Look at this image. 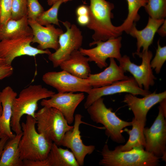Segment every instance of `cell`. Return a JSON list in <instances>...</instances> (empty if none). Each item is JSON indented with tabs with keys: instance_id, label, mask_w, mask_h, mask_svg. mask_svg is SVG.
<instances>
[{
	"instance_id": "cell-1",
	"label": "cell",
	"mask_w": 166,
	"mask_h": 166,
	"mask_svg": "<svg viewBox=\"0 0 166 166\" xmlns=\"http://www.w3.org/2000/svg\"><path fill=\"white\" fill-rule=\"evenodd\" d=\"M89 0V22L86 26L94 33L92 36L93 41L89 45L121 36L122 32L119 30L118 26H114L111 22L113 18L112 12L114 8L113 4L106 0Z\"/></svg>"
},
{
	"instance_id": "cell-2",
	"label": "cell",
	"mask_w": 166,
	"mask_h": 166,
	"mask_svg": "<svg viewBox=\"0 0 166 166\" xmlns=\"http://www.w3.org/2000/svg\"><path fill=\"white\" fill-rule=\"evenodd\" d=\"M35 118L26 115V121L21 124L22 135L19 148L22 160H43L46 159L53 142L44 134L38 132L35 127Z\"/></svg>"
},
{
	"instance_id": "cell-3",
	"label": "cell",
	"mask_w": 166,
	"mask_h": 166,
	"mask_svg": "<svg viewBox=\"0 0 166 166\" xmlns=\"http://www.w3.org/2000/svg\"><path fill=\"white\" fill-rule=\"evenodd\" d=\"M55 93L41 85H31L23 89L13 102L10 121L11 129L16 134L22 132L20 121L24 115L35 118L38 102L50 98Z\"/></svg>"
},
{
	"instance_id": "cell-4",
	"label": "cell",
	"mask_w": 166,
	"mask_h": 166,
	"mask_svg": "<svg viewBox=\"0 0 166 166\" xmlns=\"http://www.w3.org/2000/svg\"><path fill=\"white\" fill-rule=\"evenodd\" d=\"M102 159L99 164L103 166H157L160 158L146 151L142 147L122 151L118 146L110 150L105 144L101 152Z\"/></svg>"
},
{
	"instance_id": "cell-5",
	"label": "cell",
	"mask_w": 166,
	"mask_h": 166,
	"mask_svg": "<svg viewBox=\"0 0 166 166\" xmlns=\"http://www.w3.org/2000/svg\"><path fill=\"white\" fill-rule=\"evenodd\" d=\"M86 109L92 120L102 124L106 135L112 141L119 144L125 142L122 133L124 128L132 125L131 121L120 119L111 108L106 107L102 97L95 100Z\"/></svg>"
},
{
	"instance_id": "cell-6",
	"label": "cell",
	"mask_w": 166,
	"mask_h": 166,
	"mask_svg": "<svg viewBox=\"0 0 166 166\" xmlns=\"http://www.w3.org/2000/svg\"><path fill=\"white\" fill-rule=\"evenodd\" d=\"M37 131L61 146L63 137L73 126L69 124L62 114L56 109L44 106L35 113Z\"/></svg>"
},
{
	"instance_id": "cell-7",
	"label": "cell",
	"mask_w": 166,
	"mask_h": 166,
	"mask_svg": "<svg viewBox=\"0 0 166 166\" xmlns=\"http://www.w3.org/2000/svg\"><path fill=\"white\" fill-rule=\"evenodd\" d=\"M62 22L66 31L59 37L58 48L54 52L48 55V59L52 62L54 68L59 66L73 51L79 50L82 43L81 32L77 26L71 24L67 21Z\"/></svg>"
},
{
	"instance_id": "cell-8",
	"label": "cell",
	"mask_w": 166,
	"mask_h": 166,
	"mask_svg": "<svg viewBox=\"0 0 166 166\" xmlns=\"http://www.w3.org/2000/svg\"><path fill=\"white\" fill-rule=\"evenodd\" d=\"M136 54L141 58L140 65L132 62L128 56L124 55L118 61L119 65L124 72H128L132 75L139 87L148 90L150 86L154 85L156 79L150 65L153 54L148 50Z\"/></svg>"
},
{
	"instance_id": "cell-9",
	"label": "cell",
	"mask_w": 166,
	"mask_h": 166,
	"mask_svg": "<svg viewBox=\"0 0 166 166\" xmlns=\"http://www.w3.org/2000/svg\"><path fill=\"white\" fill-rule=\"evenodd\" d=\"M160 106L158 115L149 128L144 127L145 150L156 157L166 160V121Z\"/></svg>"
},
{
	"instance_id": "cell-10",
	"label": "cell",
	"mask_w": 166,
	"mask_h": 166,
	"mask_svg": "<svg viewBox=\"0 0 166 166\" xmlns=\"http://www.w3.org/2000/svg\"><path fill=\"white\" fill-rule=\"evenodd\" d=\"M33 35L25 36L16 38L6 39L0 41V58L5 60L6 65H11L16 57L22 56L35 57L38 54L49 55L51 52L48 49L41 50L32 46Z\"/></svg>"
},
{
	"instance_id": "cell-11",
	"label": "cell",
	"mask_w": 166,
	"mask_h": 166,
	"mask_svg": "<svg viewBox=\"0 0 166 166\" xmlns=\"http://www.w3.org/2000/svg\"><path fill=\"white\" fill-rule=\"evenodd\" d=\"M42 80L58 93L79 92L88 93L92 88L86 79L78 77L63 70L46 72L43 75Z\"/></svg>"
},
{
	"instance_id": "cell-12",
	"label": "cell",
	"mask_w": 166,
	"mask_h": 166,
	"mask_svg": "<svg viewBox=\"0 0 166 166\" xmlns=\"http://www.w3.org/2000/svg\"><path fill=\"white\" fill-rule=\"evenodd\" d=\"M123 93L143 96L151 93L148 90L139 87L133 77H129L109 85L92 88L88 93L84 105L85 108L86 109L95 100L103 96Z\"/></svg>"
},
{
	"instance_id": "cell-13",
	"label": "cell",
	"mask_w": 166,
	"mask_h": 166,
	"mask_svg": "<svg viewBox=\"0 0 166 166\" xmlns=\"http://www.w3.org/2000/svg\"><path fill=\"white\" fill-rule=\"evenodd\" d=\"M121 36L111 38L105 41H99L94 43V48L86 49L81 48L79 50L84 55L88 56L89 61L95 62L100 69L108 65L106 60L113 58L118 61L121 57Z\"/></svg>"
},
{
	"instance_id": "cell-14",
	"label": "cell",
	"mask_w": 166,
	"mask_h": 166,
	"mask_svg": "<svg viewBox=\"0 0 166 166\" xmlns=\"http://www.w3.org/2000/svg\"><path fill=\"white\" fill-rule=\"evenodd\" d=\"M82 116L77 114L74 116L73 128L67 132L64 135L61 146L70 149L74 155L79 166H83L87 155L93 153L95 149L94 145L85 144L81 139L80 125L86 124L82 121Z\"/></svg>"
},
{
	"instance_id": "cell-15",
	"label": "cell",
	"mask_w": 166,
	"mask_h": 166,
	"mask_svg": "<svg viewBox=\"0 0 166 166\" xmlns=\"http://www.w3.org/2000/svg\"><path fill=\"white\" fill-rule=\"evenodd\" d=\"M50 98L43 99L41 102L43 107H51L59 110L69 124L74 121L75 111L85 98L83 93L73 92L55 93Z\"/></svg>"
},
{
	"instance_id": "cell-16",
	"label": "cell",
	"mask_w": 166,
	"mask_h": 166,
	"mask_svg": "<svg viewBox=\"0 0 166 166\" xmlns=\"http://www.w3.org/2000/svg\"><path fill=\"white\" fill-rule=\"evenodd\" d=\"M144 97L139 98L128 93L125 95L123 102L132 111L134 118L145 127L148 111L155 105L166 98V91L159 93L155 91Z\"/></svg>"
},
{
	"instance_id": "cell-17",
	"label": "cell",
	"mask_w": 166,
	"mask_h": 166,
	"mask_svg": "<svg viewBox=\"0 0 166 166\" xmlns=\"http://www.w3.org/2000/svg\"><path fill=\"white\" fill-rule=\"evenodd\" d=\"M28 23L32 31V43L38 44V49L42 50L52 49L56 51L58 48L59 37L64 32L61 29L56 28L52 24L44 26L34 20H28Z\"/></svg>"
},
{
	"instance_id": "cell-18",
	"label": "cell",
	"mask_w": 166,
	"mask_h": 166,
	"mask_svg": "<svg viewBox=\"0 0 166 166\" xmlns=\"http://www.w3.org/2000/svg\"><path fill=\"white\" fill-rule=\"evenodd\" d=\"M109 65L103 71L89 75L86 79L92 88H98L110 85L115 82L127 79L128 77L117 64L115 59L109 58Z\"/></svg>"
},
{
	"instance_id": "cell-19",
	"label": "cell",
	"mask_w": 166,
	"mask_h": 166,
	"mask_svg": "<svg viewBox=\"0 0 166 166\" xmlns=\"http://www.w3.org/2000/svg\"><path fill=\"white\" fill-rule=\"evenodd\" d=\"M17 96V93L10 86L6 87L0 92L2 108V113L0 117V132L3 136L6 135L10 139L14 138L16 135L11 131L10 121L13 102Z\"/></svg>"
},
{
	"instance_id": "cell-20",
	"label": "cell",
	"mask_w": 166,
	"mask_h": 166,
	"mask_svg": "<svg viewBox=\"0 0 166 166\" xmlns=\"http://www.w3.org/2000/svg\"><path fill=\"white\" fill-rule=\"evenodd\" d=\"M165 19H157L149 17L147 25L141 30L137 29L135 23L133 25L128 34L137 40V49L135 54L140 52L142 47V51L148 50L149 47L153 42L156 33Z\"/></svg>"
},
{
	"instance_id": "cell-21",
	"label": "cell",
	"mask_w": 166,
	"mask_h": 166,
	"mask_svg": "<svg viewBox=\"0 0 166 166\" xmlns=\"http://www.w3.org/2000/svg\"><path fill=\"white\" fill-rule=\"evenodd\" d=\"M89 62L88 57L79 50H75L60 64L59 66L62 70L76 77L86 79L91 73Z\"/></svg>"
},
{
	"instance_id": "cell-22",
	"label": "cell",
	"mask_w": 166,
	"mask_h": 166,
	"mask_svg": "<svg viewBox=\"0 0 166 166\" xmlns=\"http://www.w3.org/2000/svg\"><path fill=\"white\" fill-rule=\"evenodd\" d=\"M30 35L33 33L27 16L18 20L10 18L0 24V41Z\"/></svg>"
},
{
	"instance_id": "cell-23",
	"label": "cell",
	"mask_w": 166,
	"mask_h": 166,
	"mask_svg": "<svg viewBox=\"0 0 166 166\" xmlns=\"http://www.w3.org/2000/svg\"><path fill=\"white\" fill-rule=\"evenodd\" d=\"M22 132L9 139L4 148L0 160V166H23L20 158L19 143Z\"/></svg>"
},
{
	"instance_id": "cell-24",
	"label": "cell",
	"mask_w": 166,
	"mask_h": 166,
	"mask_svg": "<svg viewBox=\"0 0 166 166\" xmlns=\"http://www.w3.org/2000/svg\"><path fill=\"white\" fill-rule=\"evenodd\" d=\"M53 143L46 159L48 166H79L73 152Z\"/></svg>"
},
{
	"instance_id": "cell-25",
	"label": "cell",
	"mask_w": 166,
	"mask_h": 166,
	"mask_svg": "<svg viewBox=\"0 0 166 166\" xmlns=\"http://www.w3.org/2000/svg\"><path fill=\"white\" fill-rule=\"evenodd\" d=\"M132 122V128L131 129L124 128L123 130L129 135V139L124 145L118 146L122 151H127L131 150L135 147H142L145 146V140L143 133L145 127L142 126L134 118Z\"/></svg>"
},
{
	"instance_id": "cell-26",
	"label": "cell",
	"mask_w": 166,
	"mask_h": 166,
	"mask_svg": "<svg viewBox=\"0 0 166 166\" xmlns=\"http://www.w3.org/2000/svg\"><path fill=\"white\" fill-rule=\"evenodd\" d=\"M128 4V14L123 23L118 26L119 30L128 34L134 24L138 21L140 16L138 13L140 9L145 6L147 0H126Z\"/></svg>"
},
{
	"instance_id": "cell-27",
	"label": "cell",
	"mask_w": 166,
	"mask_h": 166,
	"mask_svg": "<svg viewBox=\"0 0 166 166\" xmlns=\"http://www.w3.org/2000/svg\"><path fill=\"white\" fill-rule=\"evenodd\" d=\"M144 7L152 18L161 19L166 18V0H147Z\"/></svg>"
},
{
	"instance_id": "cell-28",
	"label": "cell",
	"mask_w": 166,
	"mask_h": 166,
	"mask_svg": "<svg viewBox=\"0 0 166 166\" xmlns=\"http://www.w3.org/2000/svg\"><path fill=\"white\" fill-rule=\"evenodd\" d=\"M62 3L61 1L55 3L49 9L41 14L36 21L43 26L53 24L59 26L58 14L59 8Z\"/></svg>"
},
{
	"instance_id": "cell-29",
	"label": "cell",
	"mask_w": 166,
	"mask_h": 166,
	"mask_svg": "<svg viewBox=\"0 0 166 166\" xmlns=\"http://www.w3.org/2000/svg\"><path fill=\"white\" fill-rule=\"evenodd\" d=\"M166 60V46L161 47L160 44V41L157 42V48L156 53L152 60L151 61L150 65L156 74H159Z\"/></svg>"
},
{
	"instance_id": "cell-30",
	"label": "cell",
	"mask_w": 166,
	"mask_h": 166,
	"mask_svg": "<svg viewBox=\"0 0 166 166\" xmlns=\"http://www.w3.org/2000/svg\"><path fill=\"white\" fill-rule=\"evenodd\" d=\"M27 15V0H13L11 18L18 20Z\"/></svg>"
},
{
	"instance_id": "cell-31",
	"label": "cell",
	"mask_w": 166,
	"mask_h": 166,
	"mask_svg": "<svg viewBox=\"0 0 166 166\" xmlns=\"http://www.w3.org/2000/svg\"><path fill=\"white\" fill-rule=\"evenodd\" d=\"M28 19L36 21L44 11L38 0H27Z\"/></svg>"
},
{
	"instance_id": "cell-32",
	"label": "cell",
	"mask_w": 166,
	"mask_h": 166,
	"mask_svg": "<svg viewBox=\"0 0 166 166\" xmlns=\"http://www.w3.org/2000/svg\"><path fill=\"white\" fill-rule=\"evenodd\" d=\"M13 0H0L1 17L0 24L11 18Z\"/></svg>"
},
{
	"instance_id": "cell-33",
	"label": "cell",
	"mask_w": 166,
	"mask_h": 166,
	"mask_svg": "<svg viewBox=\"0 0 166 166\" xmlns=\"http://www.w3.org/2000/svg\"><path fill=\"white\" fill-rule=\"evenodd\" d=\"M13 72L14 69L11 65L5 64L0 66V80L11 76Z\"/></svg>"
},
{
	"instance_id": "cell-34",
	"label": "cell",
	"mask_w": 166,
	"mask_h": 166,
	"mask_svg": "<svg viewBox=\"0 0 166 166\" xmlns=\"http://www.w3.org/2000/svg\"><path fill=\"white\" fill-rule=\"evenodd\" d=\"M23 166H48L46 159L43 160H23Z\"/></svg>"
},
{
	"instance_id": "cell-35",
	"label": "cell",
	"mask_w": 166,
	"mask_h": 166,
	"mask_svg": "<svg viewBox=\"0 0 166 166\" xmlns=\"http://www.w3.org/2000/svg\"><path fill=\"white\" fill-rule=\"evenodd\" d=\"M77 16L89 15V6L81 5L78 6L76 10Z\"/></svg>"
},
{
	"instance_id": "cell-36",
	"label": "cell",
	"mask_w": 166,
	"mask_h": 166,
	"mask_svg": "<svg viewBox=\"0 0 166 166\" xmlns=\"http://www.w3.org/2000/svg\"><path fill=\"white\" fill-rule=\"evenodd\" d=\"M77 21L78 24L81 26H86L89 22V15L77 16Z\"/></svg>"
},
{
	"instance_id": "cell-37",
	"label": "cell",
	"mask_w": 166,
	"mask_h": 166,
	"mask_svg": "<svg viewBox=\"0 0 166 166\" xmlns=\"http://www.w3.org/2000/svg\"><path fill=\"white\" fill-rule=\"evenodd\" d=\"M158 34L162 37L166 35V19L163 23L158 29L156 32Z\"/></svg>"
},
{
	"instance_id": "cell-38",
	"label": "cell",
	"mask_w": 166,
	"mask_h": 166,
	"mask_svg": "<svg viewBox=\"0 0 166 166\" xmlns=\"http://www.w3.org/2000/svg\"><path fill=\"white\" fill-rule=\"evenodd\" d=\"M9 139L8 136L4 135L0 139V160L5 145Z\"/></svg>"
},
{
	"instance_id": "cell-39",
	"label": "cell",
	"mask_w": 166,
	"mask_h": 166,
	"mask_svg": "<svg viewBox=\"0 0 166 166\" xmlns=\"http://www.w3.org/2000/svg\"><path fill=\"white\" fill-rule=\"evenodd\" d=\"M166 99H164L160 103V106L163 112L165 117H166Z\"/></svg>"
},
{
	"instance_id": "cell-40",
	"label": "cell",
	"mask_w": 166,
	"mask_h": 166,
	"mask_svg": "<svg viewBox=\"0 0 166 166\" xmlns=\"http://www.w3.org/2000/svg\"><path fill=\"white\" fill-rule=\"evenodd\" d=\"M72 0H47L48 4L49 6H52L56 2L61 1L63 3H65L71 1Z\"/></svg>"
},
{
	"instance_id": "cell-41",
	"label": "cell",
	"mask_w": 166,
	"mask_h": 166,
	"mask_svg": "<svg viewBox=\"0 0 166 166\" xmlns=\"http://www.w3.org/2000/svg\"><path fill=\"white\" fill-rule=\"evenodd\" d=\"M2 111V108L1 101L0 97V117L1 116ZM3 136L0 132V139L3 137Z\"/></svg>"
},
{
	"instance_id": "cell-42",
	"label": "cell",
	"mask_w": 166,
	"mask_h": 166,
	"mask_svg": "<svg viewBox=\"0 0 166 166\" xmlns=\"http://www.w3.org/2000/svg\"><path fill=\"white\" fill-rule=\"evenodd\" d=\"M6 64L5 60L1 58H0V66Z\"/></svg>"
},
{
	"instance_id": "cell-43",
	"label": "cell",
	"mask_w": 166,
	"mask_h": 166,
	"mask_svg": "<svg viewBox=\"0 0 166 166\" xmlns=\"http://www.w3.org/2000/svg\"><path fill=\"white\" fill-rule=\"evenodd\" d=\"M1 17V8H0V22Z\"/></svg>"
}]
</instances>
